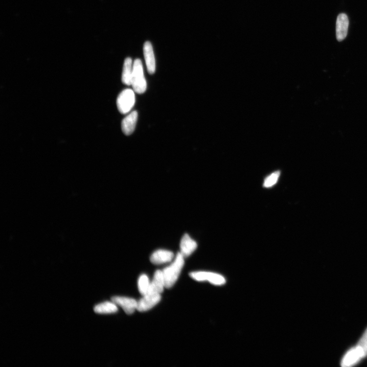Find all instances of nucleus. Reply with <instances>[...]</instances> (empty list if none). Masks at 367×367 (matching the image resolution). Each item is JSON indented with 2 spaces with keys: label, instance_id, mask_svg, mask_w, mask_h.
<instances>
[{
  "label": "nucleus",
  "instance_id": "1",
  "mask_svg": "<svg viewBox=\"0 0 367 367\" xmlns=\"http://www.w3.org/2000/svg\"><path fill=\"white\" fill-rule=\"evenodd\" d=\"M184 265V257L179 252L174 262L162 271L166 288H170L174 285L179 278Z\"/></svg>",
  "mask_w": 367,
  "mask_h": 367
},
{
  "label": "nucleus",
  "instance_id": "2",
  "mask_svg": "<svg viewBox=\"0 0 367 367\" xmlns=\"http://www.w3.org/2000/svg\"><path fill=\"white\" fill-rule=\"evenodd\" d=\"M131 85L134 91L138 93L142 94L146 91V81L144 75L142 62L139 59L135 60L133 65Z\"/></svg>",
  "mask_w": 367,
  "mask_h": 367
},
{
  "label": "nucleus",
  "instance_id": "3",
  "mask_svg": "<svg viewBox=\"0 0 367 367\" xmlns=\"http://www.w3.org/2000/svg\"><path fill=\"white\" fill-rule=\"evenodd\" d=\"M136 103V95L131 89L122 91L118 95L116 101L119 112L123 115L129 113Z\"/></svg>",
  "mask_w": 367,
  "mask_h": 367
},
{
  "label": "nucleus",
  "instance_id": "4",
  "mask_svg": "<svg viewBox=\"0 0 367 367\" xmlns=\"http://www.w3.org/2000/svg\"><path fill=\"white\" fill-rule=\"evenodd\" d=\"M190 276L195 280L202 281L207 280L213 284L222 285L226 283V280L222 275L214 273L199 272L189 274Z\"/></svg>",
  "mask_w": 367,
  "mask_h": 367
},
{
  "label": "nucleus",
  "instance_id": "5",
  "mask_svg": "<svg viewBox=\"0 0 367 367\" xmlns=\"http://www.w3.org/2000/svg\"><path fill=\"white\" fill-rule=\"evenodd\" d=\"M364 358L365 357L362 351L356 346L346 353L342 360L341 366L344 367L353 366L358 363Z\"/></svg>",
  "mask_w": 367,
  "mask_h": 367
},
{
  "label": "nucleus",
  "instance_id": "6",
  "mask_svg": "<svg viewBox=\"0 0 367 367\" xmlns=\"http://www.w3.org/2000/svg\"><path fill=\"white\" fill-rule=\"evenodd\" d=\"M161 295H149L146 294L138 301L137 310L145 312L153 308L161 300Z\"/></svg>",
  "mask_w": 367,
  "mask_h": 367
},
{
  "label": "nucleus",
  "instance_id": "7",
  "mask_svg": "<svg viewBox=\"0 0 367 367\" xmlns=\"http://www.w3.org/2000/svg\"><path fill=\"white\" fill-rule=\"evenodd\" d=\"M112 300L117 305L119 306V307L123 309L127 314L131 315L136 310H137L138 301L134 299L125 297H115L112 298Z\"/></svg>",
  "mask_w": 367,
  "mask_h": 367
},
{
  "label": "nucleus",
  "instance_id": "8",
  "mask_svg": "<svg viewBox=\"0 0 367 367\" xmlns=\"http://www.w3.org/2000/svg\"><path fill=\"white\" fill-rule=\"evenodd\" d=\"M165 287V281L162 271H157L150 284L149 295H161Z\"/></svg>",
  "mask_w": 367,
  "mask_h": 367
},
{
  "label": "nucleus",
  "instance_id": "9",
  "mask_svg": "<svg viewBox=\"0 0 367 367\" xmlns=\"http://www.w3.org/2000/svg\"><path fill=\"white\" fill-rule=\"evenodd\" d=\"M349 20L346 15L341 14L337 18L336 22V36L338 41H344L347 34Z\"/></svg>",
  "mask_w": 367,
  "mask_h": 367
},
{
  "label": "nucleus",
  "instance_id": "10",
  "mask_svg": "<svg viewBox=\"0 0 367 367\" xmlns=\"http://www.w3.org/2000/svg\"><path fill=\"white\" fill-rule=\"evenodd\" d=\"M144 59L147 69L150 74L152 75L156 70V62L153 48L151 43L146 42L143 46Z\"/></svg>",
  "mask_w": 367,
  "mask_h": 367
},
{
  "label": "nucleus",
  "instance_id": "11",
  "mask_svg": "<svg viewBox=\"0 0 367 367\" xmlns=\"http://www.w3.org/2000/svg\"><path fill=\"white\" fill-rule=\"evenodd\" d=\"M174 253L171 251L159 250L151 255V262L155 265H161L171 262L174 258Z\"/></svg>",
  "mask_w": 367,
  "mask_h": 367
},
{
  "label": "nucleus",
  "instance_id": "12",
  "mask_svg": "<svg viewBox=\"0 0 367 367\" xmlns=\"http://www.w3.org/2000/svg\"><path fill=\"white\" fill-rule=\"evenodd\" d=\"M197 242L186 234L184 235L180 242V253L185 258L190 255L197 249Z\"/></svg>",
  "mask_w": 367,
  "mask_h": 367
},
{
  "label": "nucleus",
  "instance_id": "13",
  "mask_svg": "<svg viewBox=\"0 0 367 367\" xmlns=\"http://www.w3.org/2000/svg\"><path fill=\"white\" fill-rule=\"evenodd\" d=\"M138 118V113L134 111L122 121L121 128L126 136H130L136 128Z\"/></svg>",
  "mask_w": 367,
  "mask_h": 367
},
{
  "label": "nucleus",
  "instance_id": "14",
  "mask_svg": "<svg viewBox=\"0 0 367 367\" xmlns=\"http://www.w3.org/2000/svg\"><path fill=\"white\" fill-rule=\"evenodd\" d=\"M133 74L132 60L130 58L125 59L123 71L122 74V82L124 84L130 86L132 84V78Z\"/></svg>",
  "mask_w": 367,
  "mask_h": 367
},
{
  "label": "nucleus",
  "instance_id": "15",
  "mask_svg": "<svg viewBox=\"0 0 367 367\" xmlns=\"http://www.w3.org/2000/svg\"><path fill=\"white\" fill-rule=\"evenodd\" d=\"M117 305L112 302H105L97 304L94 308V311L97 314H112L117 312Z\"/></svg>",
  "mask_w": 367,
  "mask_h": 367
},
{
  "label": "nucleus",
  "instance_id": "16",
  "mask_svg": "<svg viewBox=\"0 0 367 367\" xmlns=\"http://www.w3.org/2000/svg\"><path fill=\"white\" fill-rule=\"evenodd\" d=\"M151 283L148 276L145 275H141L138 282V287L139 291L143 296H145L148 292L150 287Z\"/></svg>",
  "mask_w": 367,
  "mask_h": 367
},
{
  "label": "nucleus",
  "instance_id": "17",
  "mask_svg": "<svg viewBox=\"0 0 367 367\" xmlns=\"http://www.w3.org/2000/svg\"><path fill=\"white\" fill-rule=\"evenodd\" d=\"M280 176L279 171H275L271 175L268 176L264 182V187L266 188H270L273 187L277 183Z\"/></svg>",
  "mask_w": 367,
  "mask_h": 367
},
{
  "label": "nucleus",
  "instance_id": "18",
  "mask_svg": "<svg viewBox=\"0 0 367 367\" xmlns=\"http://www.w3.org/2000/svg\"><path fill=\"white\" fill-rule=\"evenodd\" d=\"M357 346L361 349L364 357H366L367 356V329L365 330Z\"/></svg>",
  "mask_w": 367,
  "mask_h": 367
}]
</instances>
